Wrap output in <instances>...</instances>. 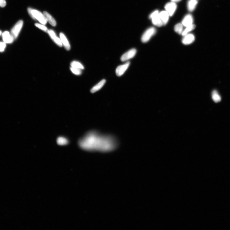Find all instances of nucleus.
<instances>
[{
    "label": "nucleus",
    "instance_id": "1a4fd4ad",
    "mask_svg": "<svg viewBox=\"0 0 230 230\" xmlns=\"http://www.w3.org/2000/svg\"><path fill=\"white\" fill-rule=\"evenodd\" d=\"M2 36L4 42L6 44H11L12 43L14 40V38L9 32L5 31L2 33Z\"/></svg>",
    "mask_w": 230,
    "mask_h": 230
},
{
    "label": "nucleus",
    "instance_id": "c85d7f7f",
    "mask_svg": "<svg viewBox=\"0 0 230 230\" xmlns=\"http://www.w3.org/2000/svg\"><path fill=\"white\" fill-rule=\"evenodd\" d=\"M2 34V32L1 30H0V36H1V34Z\"/></svg>",
    "mask_w": 230,
    "mask_h": 230
},
{
    "label": "nucleus",
    "instance_id": "a211bd4d",
    "mask_svg": "<svg viewBox=\"0 0 230 230\" xmlns=\"http://www.w3.org/2000/svg\"><path fill=\"white\" fill-rule=\"evenodd\" d=\"M212 99L215 102L218 103L221 101V97L217 91L214 90L212 92Z\"/></svg>",
    "mask_w": 230,
    "mask_h": 230
},
{
    "label": "nucleus",
    "instance_id": "a878e982",
    "mask_svg": "<svg viewBox=\"0 0 230 230\" xmlns=\"http://www.w3.org/2000/svg\"><path fill=\"white\" fill-rule=\"evenodd\" d=\"M6 2L5 0H0V7H4L6 6Z\"/></svg>",
    "mask_w": 230,
    "mask_h": 230
},
{
    "label": "nucleus",
    "instance_id": "4468645a",
    "mask_svg": "<svg viewBox=\"0 0 230 230\" xmlns=\"http://www.w3.org/2000/svg\"><path fill=\"white\" fill-rule=\"evenodd\" d=\"M60 37L61 42L65 48L68 51L70 50V45L65 34L63 33H60Z\"/></svg>",
    "mask_w": 230,
    "mask_h": 230
},
{
    "label": "nucleus",
    "instance_id": "b1692460",
    "mask_svg": "<svg viewBox=\"0 0 230 230\" xmlns=\"http://www.w3.org/2000/svg\"><path fill=\"white\" fill-rule=\"evenodd\" d=\"M35 25L37 27V28L43 30L44 32H47L48 30V29L47 27L44 25L43 24L42 25L38 24H35Z\"/></svg>",
    "mask_w": 230,
    "mask_h": 230
},
{
    "label": "nucleus",
    "instance_id": "dca6fc26",
    "mask_svg": "<svg viewBox=\"0 0 230 230\" xmlns=\"http://www.w3.org/2000/svg\"><path fill=\"white\" fill-rule=\"evenodd\" d=\"M43 14L50 24L53 26H56V22L54 18L52 16V15L46 11H44Z\"/></svg>",
    "mask_w": 230,
    "mask_h": 230
},
{
    "label": "nucleus",
    "instance_id": "f3484780",
    "mask_svg": "<svg viewBox=\"0 0 230 230\" xmlns=\"http://www.w3.org/2000/svg\"><path fill=\"white\" fill-rule=\"evenodd\" d=\"M197 4V0H190L187 4L188 10L190 12L193 11L196 7Z\"/></svg>",
    "mask_w": 230,
    "mask_h": 230
},
{
    "label": "nucleus",
    "instance_id": "6e6552de",
    "mask_svg": "<svg viewBox=\"0 0 230 230\" xmlns=\"http://www.w3.org/2000/svg\"><path fill=\"white\" fill-rule=\"evenodd\" d=\"M130 63L128 62L125 64L119 66L116 69V73L118 76H120L123 75L129 68Z\"/></svg>",
    "mask_w": 230,
    "mask_h": 230
},
{
    "label": "nucleus",
    "instance_id": "412c9836",
    "mask_svg": "<svg viewBox=\"0 0 230 230\" xmlns=\"http://www.w3.org/2000/svg\"><path fill=\"white\" fill-rule=\"evenodd\" d=\"M183 25L181 23H178L174 27L175 32L179 34H182L183 32Z\"/></svg>",
    "mask_w": 230,
    "mask_h": 230
},
{
    "label": "nucleus",
    "instance_id": "f8f14e48",
    "mask_svg": "<svg viewBox=\"0 0 230 230\" xmlns=\"http://www.w3.org/2000/svg\"><path fill=\"white\" fill-rule=\"evenodd\" d=\"M193 17L190 14H188L183 18L182 24L185 27L190 26L193 24Z\"/></svg>",
    "mask_w": 230,
    "mask_h": 230
},
{
    "label": "nucleus",
    "instance_id": "423d86ee",
    "mask_svg": "<svg viewBox=\"0 0 230 230\" xmlns=\"http://www.w3.org/2000/svg\"><path fill=\"white\" fill-rule=\"evenodd\" d=\"M165 9L169 14L170 16H172L174 14L177 9V5L175 3L173 2H168L165 6Z\"/></svg>",
    "mask_w": 230,
    "mask_h": 230
},
{
    "label": "nucleus",
    "instance_id": "f257e3e1",
    "mask_svg": "<svg viewBox=\"0 0 230 230\" xmlns=\"http://www.w3.org/2000/svg\"><path fill=\"white\" fill-rule=\"evenodd\" d=\"M78 144L80 147L85 150L106 152L116 148L117 142L113 136L91 131L79 140Z\"/></svg>",
    "mask_w": 230,
    "mask_h": 230
},
{
    "label": "nucleus",
    "instance_id": "2eb2a0df",
    "mask_svg": "<svg viewBox=\"0 0 230 230\" xmlns=\"http://www.w3.org/2000/svg\"><path fill=\"white\" fill-rule=\"evenodd\" d=\"M106 82V80L105 79L102 80L100 82L92 88L91 90V93H94L100 90L103 86H104Z\"/></svg>",
    "mask_w": 230,
    "mask_h": 230
},
{
    "label": "nucleus",
    "instance_id": "39448f33",
    "mask_svg": "<svg viewBox=\"0 0 230 230\" xmlns=\"http://www.w3.org/2000/svg\"><path fill=\"white\" fill-rule=\"evenodd\" d=\"M23 25V21L20 20L18 22L11 30V34L14 39H16L22 29Z\"/></svg>",
    "mask_w": 230,
    "mask_h": 230
},
{
    "label": "nucleus",
    "instance_id": "393cba45",
    "mask_svg": "<svg viewBox=\"0 0 230 230\" xmlns=\"http://www.w3.org/2000/svg\"><path fill=\"white\" fill-rule=\"evenodd\" d=\"M6 47V43L4 42H0V52H3Z\"/></svg>",
    "mask_w": 230,
    "mask_h": 230
},
{
    "label": "nucleus",
    "instance_id": "6ab92c4d",
    "mask_svg": "<svg viewBox=\"0 0 230 230\" xmlns=\"http://www.w3.org/2000/svg\"><path fill=\"white\" fill-rule=\"evenodd\" d=\"M57 143L60 145H64L68 144V141L66 138L63 137H59L57 140Z\"/></svg>",
    "mask_w": 230,
    "mask_h": 230
},
{
    "label": "nucleus",
    "instance_id": "7ed1b4c3",
    "mask_svg": "<svg viewBox=\"0 0 230 230\" xmlns=\"http://www.w3.org/2000/svg\"><path fill=\"white\" fill-rule=\"evenodd\" d=\"M156 32V30L154 27L149 28L144 32L141 38V41L143 43H146L154 35Z\"/></svg>",
    "mask_w": 230,
    "mask_h": 230
},
{
    "label": "nucleus",
    "instance_id": "bb28decb",
    "mask_svg": "<svg viewBox=\"0 0 230 230\" xmlns=\"http://www.w3.org/2000/svg\"><path fill=\"white\" fill-rule=\"evenodd\" d=\"M32 8H29L28 9V12L30 15V16L31 17H32V18L34 19V20H35V19L34 18L33 16V15L32 14Z\"/></svg>",
    "mask_w": 230,
    "mask_h": 230
},
{
    "label": "nucleus",
    "instance_id": "cd10ccee",
    "mask_svg": "<svg viewBox=\"0 0 230 230\" xmlns=\"http://www.w3.org/2000/svg\"><path fill=\"white\" fill-rule=\"evenodd\" d=\"M171 1L172 2H178L180 1H181V0H171Z\"/></svg>",
    "mask_w": 230,
    "mask_h": 230
},
{
    "label": "nucleus",
    "instance_id": "9b49d317",
    "mask_svg": "<svg viewBox=\"0 0 230 230\" xmlns=\"http://www.w3.org/2000/svg\"><path fill=\"white\" fill-rule=\"evenodd\" d=\"M195 36L193 34H188L184 36L182 42L184 45H189L195 41Z\"/></svg>",
    "mask_w": 230,
    "mask_h": 230
},
{
    "label": "nucleus",
    "instance_id": "0eeeda50",
    "mask_svg": "<svg viewBox=\"0 0 230 230\" xmlns=\"http://www.w3.org/2000/svg\"><path fill=\"white\" fill-rule=\"evenodd\" d=\"M137 50L135 49H132L125 53L121 57V60L122 61L127 60L132 58L136 55Z\"/></svg>",
    "mask_w": 230,
    "mask_h": 230
},
{
    "label": "nucleus",
    "instance_id": "f03ea898",
    "mask_svg": "<svg viewBox=\"0 0 230 230\" xmlns=\"http://www.w3.org/2000/svg\"><path fill=\"white\" fill-rule=\"evenodd\" d=\"M149 18L152 19L153 24L154 25L160 27L163 25V23L159 17L158 11L155 10L149 16Z\"/></svg>",
    "mask_w": 230,
    "mask_h": 230
},
{
    "label": "nucleus",
    "instance_id": "aec40b11",
    "mask_svg": "<svg viewBox=\"0 0 230 230\" xmlns=\"http://www.w3.org/2000/svg\"><path fill=\"white\" fill-rule=\"evenodd\" d=\"M196 27V25L193 24L186 27V28L183 31L182 35L183 36L186 35L189 32L194 30Z\"/></svg>",
    "mask_w": 230,
    "mask_h": 230
},
{
    "label": "nucleus",
    "instance_id": "5701e85b",
    "mask_svg": "<svg viewBox=\"0 0 230 230\" xmlns=\"http://www.w3.org/2000/svg\"><path fill=\"white\" fill-rule=\"evenodd\" d=\"M70 70L74 74L76 75H79L81 74V70L80 69L71 67Z\"/></svg>",
    "mask_w": 230,
    "mask_h": 230
},
{
    "label": "nucleus",
    "instance_id": "4be33fe9",
    "mask_svg": "<svg viewBox=\"0 0 230 230\" xmlns=\"http://www.w3.org/2000/svg\"><path fill=\"white\" fill-rule=\"evenodd\" d=\"M71 67L80 69V70H83L84 67L83 65L77 61H73L71 62L70 64Z\"/></svg>",
    "mask_w": 230,
    "mask_h": 230
},
{
    "label": "nucleus",
    "instance_id": "9d476101",
    "mask_svg": "<svg viewBox=\"0 0 230 230\" xmlns=\"http://www.w3.org/2000/svg\"><path fill=\"white\" fill-rule=\"evenodd\" d=\"M47 32L53 41L60 47H62L63 44L60 38L56 35L52 29L48 30Z\"/></svg>",
    "mask_w": 230,
    "mask_h": 230
},
{
    "label": "nucleus",
    "instance_id": "20e7f679",
    "mask_svg": "<svg viewBox=\"0 0 230 230\" xmlns=\"http://www.w3.org/2000/svg\"><path fill=\"white\" fill-rule=\"evenodd\" d=\"M32 13L33 16L35 20H37L42 24L45 25L47 24V21L44 14L40 11L35 9H32Z\"/></svg>",
    "mask_w": 230,
    "mask_h": 230
},
{
    "label": "nucleus",
    "instance_id": "ddd939ff",
    "mask_svg": "<svg viewBox=\"0 0 230 230\" xmlns=\"http://www.w3.org/2000/svg\"><path fill=\"white\" fill-rule=\"evenodd\" d=\"M170 16L169 14L166 11H162L159 13V17L163 25H165L167 24Z\"/></svg>",
    "mask_w": 230,
    "mask_h": 230
}]
</instances>
